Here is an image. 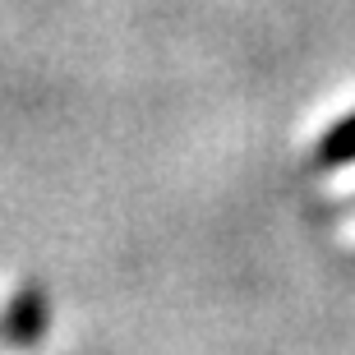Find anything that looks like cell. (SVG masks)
<instances>
[{
	"instance_id": "obj_1",
	"label": "cell",
	"mask_w": 355,
	"mask_h": 355,
	"mask_svg": "<svg viewBox=\"0 0 355 355\" xmlns=\"http://www.w3.org/2000/svg\"><path fill=\"white\" fill-rule=\"evenodd\" d=\"M46 328H51V300H46V291L37 282L14 286L5 314H0V342L14 346V351H33V346H42Z\"/></svg>"
},
{
	"instance_id": "obj_2",
	"label": "cell",
	"mask_w": 355,
	"mask_h": 355,
	"mask_svg": "<svg viewBox=\"0 0 355 355\" xmlns=\"http://www.w3.org/2000/svg\"><path fill=\"white\" fill-rule=\"evenodd\" d=\"M314 166L318 171H342V166H355V111L342 120H332L323 139L314 144Z\"/></svg>"
}]
</instances>
